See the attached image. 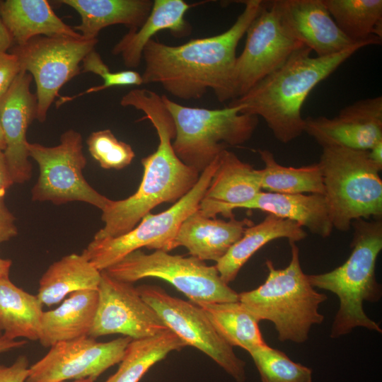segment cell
Masks as SVG:
<instances>
[{
	"instance_id": "obj_3",
	"label": "cell",
	"mask_w": 382,
	"mask_h": 382,
	"mask_svg": "<svg viewBox=\"0 0 382 382\" xmlns=\"http://www.w3.org/2000/svg\"><path fill=\"white\" fill-rule=\"evenodd\" d=\"M369 45L359 42L338 53L315 57L303 46L228 105H242L241 113L261 117L278 141L290 142L304 132L301 109L311 91L356 52Z\"/></svg>"
},
{
	"instance_id": "obj_27",
	"label": "cell",
	"mask_w": 382,
	"mask_h": 382,
	"mask_svg": "<svg viewBox=\"0 0 382 382\" xmlns=\"http://www.w3.org/2000/svg\"><path fill=\"white\" fill-rule=\"evenodd\" d=\"M100 278L101 271L82 253H72L50 265L39 281L37 296L51 306L73 292L98 290Z\"/></svg>"
},
{
	"instance_id": "obj_44",
	"label": "cell",
	"mask_w": 382,
	"mask_h": 382,
	"mask_svg": "<svg viewBox=\"0 0 382 382\" xmlns=\"http://www.w3.org/2000/svg\"><path fill=\"white\" fill-rule=\"evenodd\" d=\"M6 145L4 134V131H3V128H2V125H1V120H0V151H4V150L6 149Z\"/></svg>"
},
{
	"instance_id": "obj_34",
	"label": "cell",
	"mask_w": 382,
	"mask_h": 382,
	"mask_svg": "<svg viewBox=\"0 0 382 382\" xmlns=\"http://www.w3.org/2000/svg\"><path fill=\"white\" fill-rule=\"evenodd\" d=\"M81 73L91 72L100 76L103 83L88 88L86 91L74 96H59L55 102L57 108L66 103L71 102L82 96L96 93L113 86H140L143 83L141 75L133 70L113 72L103 61L100 55L95 50L90 52L82 60Z\"/></svg>"
},
{
	"instance_id": "obj_45",
	"label": "cell",
	"mask_w": 382,
	"mask_h": 382,
	"mask_svg": "<svg viewBox=\"0 0 382 382\" xmlns=\"http://www.w3.org/2000/svg\"><path fill=\"white\" fill-rule=\"evenodd\" d=\"M94 381H95L94 380L91 379V378H83V379L74 380L72 382H94Z\"/></svg>"
},
{
	"instance_id": "obj_20",
	"label": "cell",
	"mask_w": 382,
	"mask_h": 382,
	"mask_svg": "<svg viewBox=\"0 0 382 382\" xmlns=\"http://www.w3.org/2000/svg\"><path fill=\"white\" fill-rule=\"evenodd\" d=\"M253 224L248 219L228 221L209 218L198 209L182 223L174 241V249L183 246L190 256L200 260L217 262L243 236L245 228Z\"/></svg>"
},
{
	"instance_id": "obj_2",
	"label": "cell",
	"mask_w": 382,
	"mask_h": 382,
	"mask_svg": "<svg viewBox=\"0 0 382 382\" xmlns=\"http://www.w3.org/2000/svg\"><path fill=\"white\" fill-rule=\"evenodd\" d=\"M123 107H133L144 113L155 128L156 150L141 159L144 173L137 190L129 197L112 200L102 211L104 226L93 240L122 236L134 228L160 204L175 203L197 183L200 173L185 164L175 154L172 140L175 127L162 96L146 88H134L122 96Z\"/></svg>"
},
{
	"instance_id": "obj_38",
	"label": "cell",
	"mask_w": 382,
	"mask_h": 382,
	"mask_svg": "<svg viewBox=\"0 0 382 382\" xmlns=\"http://www.w3.org/2000/svg\"><path fill=\"white\" fill-rule=\"evenodd\" d=\"M29 361L25 355H20L10 366L0 364V382H25Z\"/></svg>"
},
{
	"instance_id": "obj_13",
	"label": "cell",
	"mask_w": 382,
	"mask_h": 382,
	"mask_svg": "<svg viewBox=\"0 0 382 382\" xmlns=\"http://www.w3.org/2000/svg\"><path fill=\"white\" fill-rule=\"evenodd\" d=\"M245 35V47L233 69V100L243 96L303 47L285 33L271 1H263Z\"/></svg>"
},
{
	"instance_id": "obj_36",
	"label": "cell",
	"mask_w": 382,
	"mask_h": 382,
	"mask_svg": "<svg viewBox=\"0 0 382 382\" xmlns=\"http://www.w3.org/2000/svg\"><path fill=\"white\" fill-rule=\"evenodd\" d=\"M21 71L20 63L15 54H0V99L8 91Z\"/></svg>"
},
{
	"instance_id": "obj_21",
	"label": "cell",
	"mask_w": 382,
	"mask_h": 382,
	"mask_svg": "<svg viewBox=\"0 0 382 382\" xmlns=\"http://www.w3.org/2000/svg\"><path fill=\"white\" fill-rule=\"evenodd\" d=\"M192 6L183 0L153 1L144 22L139 28L129 30L113 47L112 54L120 56L127 67H138L146 45L157 33L169 30L177 37L191 33V25L185 16Z\"/></svg>"
},
{
	"instance_id": "obj_4",
	"label": "cell",
	"mask_w": 382,
	"mask_h": 382,
	"mask_svg": "<svg viewBox=\"0 0 382 382\" xmlns=\"http://www.w3.org/2000/svg\"><path fill=\"white\" fill-rule=\"evenodd\" d=\"M351 226L354 234L348 259L330 272L308 275L313 287L331 291L339 299L340 308L330 332L332 338L347 335L357 327L382 332L363 308L364 301L376 302L381 297L375 267L382 249V219H358Z\"/></svg>"
},
{
	"instance_id": "obj_7",
	"label": "cell",
	"mask_w": 382,
	"mask_h": 382,
	"mask_svg": "<svg viewBox=\"0 0 382 382\" xmlns=\"http://www.w3.org/2000/svg\"><path fill=\"white\" fill-rule=\"evenodd\" d=\"M161 96L175 127L173 142L175 154L200 173L228 146L248 141L258 123L257 116L241 112L242 105L192 108Z\"/></svg>"
},
{
	"instance_id": "obj_18",
	"label": "cell",
	"mask_w": 382,
	"mask_h": 382,
	"mask_svg": "<svg viewBox=\"0 0 382 382\" xmlns=\"http://www.w3.org/2000/svg\"><path fill=\"white\" fill-rule=\"evenodd\" d=\"M32 80L29 73L21 71L0 99V120L6 145L4 154L14 183H23L32 175L26 139L27 129L36 119L37 98L30 90Z\"/></svg>"
},
{
	"instance_id": "obj_40",
	"label": "cell",
	"mask_w": 382,
	"mask_h": 382,
	"mask_svg": "<svg viewBox=\"0 0 382 382\" xmlns=\"http://www.w3.org/2000/svg\"><path fill=\"white\" fill-rule=\"evenodd\" d=\"M13 43L12 37L0 18V54L7 52Z\"/></svg>"
},
{
	"instance_id": "obj_33",
	"label": "cell",
	"mask_w": 382,
	"mask_h": 382,
	"mask_svg": "<svg viewBox=\"0 0 382 382\" xmlns=\"http://www.w3.org/2000/svg\"><path fill=\"white\" fill-rule=\"evenodd\" d=\"M262 382H312V370L291 360L283 352L267 344L248 352Z\"/></svg>"
},
{
	"instance_id": "obj_16",
	"label": "cell",
	"mask_w": 382,
	"mask_h": 382,
	"mask_svg": "<svg viewBox=\"0 0 382 382\" xmlns=\"http://www.w3.org/2000/svg\"><path fill=\"white\" fill-rule=\"evenodd\" d=\"M304 132L325 146L369 150L382 141V97L361 99L332 118H305Z\"/></svg>"
},
{
	"instance_id": "obj_25",
	"label": "cell",
	"mask_w": 382,
	"mask_h": 382,
	"mask_svg": "<svg viewBox=\"0 0 382 382\" xmlns=\"http://www.w3.org/2000/svg\"><path fill=\"white\" fill-rule=\"evenodd\" d=\"M306 235L296 222L267 214L260 223L245 228L241 238L216 262L215 267L223 282L228 284L251 256L269 242L284 238L295 243Z\"/></svg>"
},
{
	"instance_id": "obj_24",
	"label": "cell",
	"mask_w": 382,
	"mask_h": 382,
	"mask_svg": "<svg viewBox=\"0 0 382 382\" xmlns=\"http://www.w3.org/2000/svg\"><path fill=\"white\" fill-rule=\"evenodd\" d=\"M98 290L73 292L57 308L43 311L39 341L50 347L64 341L88 336L95 319Z\"/></svg>"
},
{
	"instance_id": "obj_30",
	"label": "cell",
	"mask_w": 382,
	"mask_h": 382,
	"mask_svg": "<svg viewBox=\"0 0 382 382\" xmlns=\"http://www.w3.org/2000/svg\"><path fill=\"white\" fill-rule=\"evenodd\" d=\"M214 329L232 347H240L248 352L266 345L259 328V321L239 301L202 303Z\"/></svg>"
},
{
	"instance_id": "obj_26",
	"label": "cell",
	"mask_w": 382,
	"mask_h": 382,
	"mask_svg": "<svg viewBox=\"0 0 382 382\" xmlns=\"http://www.w3.org/2000/svg\"><path fill=\"white\" fill-rule=\"evenodd\" d=\"M59 3L74 8L81 23L72 27L84 39H97L100 31L108 26L124 25L137 29L149 16L151 0H61Z\"/></svg>"
},
{
	"instance_id": "obj_8",
	"label": "cell",
	"mask_w": 382,
	"mask_h": 382,
	"mask_svg": "<svg viewBox=\"0 0 382 382\" xmlns=\"http://www.w3.org/2000/svg\"><path fill=\"white\" fill-rule=\"evenodd\" d=\"M111 277L132 284L158 278L171 284L196 304L238 301V294L221 279L215 267L195 257L137 250L104 270Z\"/></svg>"
},
{
	"instance_id": "obj_14",
	"label": "cell",
	"mask_w": 382,
	"mask_h": 382,
	"mask_svg": "<svg viewBox=\"0 0 382 382\" xmlns=\"http://www.w3.org/2000/svg\"><path fill=\"white\" fill-rule=\"evenodd\" d=\"M132 340L124 336L100 342L95 338L83 336L58 342L29 367L25 382H64L83 378L95 381L122 361Z\"/></svg>"
},
{
	"instance_id": "obj_39",
	"label": "cell",
	"mask_w": 382,
	"mask_h": 382,
	"mask_svg": "<svg viewBox=\"0 0 382 382\" xmlns=\"http://www.w3.org/2000/svg\"><path fill=\"white\" fill-rule=\"evenodd\" d=\"M18 233V229L14 223L0 219V244L10 240Z\"/></svg>"
},
{
	"instance_id": "obj_32",
	"label": "cell",
	"mask_w": 382,
	"mask_h": 382,
	"mask_svg": "<svg viewBox=\"0 0 382 382\" xmlns=\"http://www.w3.org/2000/svg\"><path fill=\"white\" fill-rule=\"evenodd\" d=\"M264 163L260 170L262 190L281 194H318L325 195V190L318 163L295 168L278 163L273 154L260 149Z\"/></svg>"
},
{
	"instance_id": "obj_28",
	"label": "cell",
	"mask_w": 382,
	"mask_h": 382,
	"mask_svg": "<svg viewBox=\"0 0 382 382\" xmlns=\"http://www.w3.org/2000/svg\"><path fill=\"white\" fill-rule=\"evenodd\" d=\"M43 304L15 285L8 277L0 279V331L1 335L39 340Z\"/></svg>"
},
{
	"instance_id": "obj_43",
	"label": "cell",
	"mask_w": 382,
	"mask_h": 382,
	"mask_svg": "<svg viewBox=\"0 0 382 382\" xmlns=\"http://www.w3.org/2000/svg\"><path fill=\"white\" fill-rule=\"evenodd\" d=\"M11 264V260L0 257V279L8 277Z\"/></svg>"
},
{
	"instance_id": "obj_5",
	"label": "cell",
	"mask_w": 382,
	"mask_h": 382,
	"mask_svg": "<svg viewBox=\"0 0 382 382\" xmlns=\"http://www.w3.org/2000/svg\"><path fill=\"white\" fill-rule=\"evenodd\" d=\"M289 244L288 266L276 269L272 260H266L268 275L264 283L238 294V301L259 322H272L279 340L302 343L307 340L311 326L323 321L318 308L327 296L311 284L301 267L299 248L294 242Z\"/></svg>"
},
{
	"instance_id": "obj_41",
	"label": "cell",
	"mask_w": 382,
	"mask_h": 382,
	"mask_svg": "<svg viewBox=\"0 0 382 382\" xmlns=\"http://www.w3.org/2000/svg\"><path fill=\"white\" fill-rule=\"evenodd\" d=\"M25 340H10L3 335L0 336V354L14 349L24 346Z\"/></svg>"
},
{
	"instance_id": "obj_22",
	"label": "cell",
	"mask_w": 382,
	"mask_h": 382,
	"mask_svg": "<svg viewBox=\"0 0 382 382\" xmlns=\"http://www.w3.org/2000/svg\"><path fill=\"white\" fill-rule=\"evenodd\" d=\"M238 209H258L296 222L313 234L328 237L333 226L325 195L259 192Z\"/></svg>"
},
{
	"instance_id": "obj_31",
	"label": "cell",
	"mask_w": 382,
	"mask_h": 382,
	"mask_svg": "<svg viewBox=\"0 0 382 382\" xmlns=\"http://www.w3.org/2000/svg\"><path fill=\"white\" fill-rule=\"evenodd\" d=\"M186 347L170 330L154 336L132 340L127 347L117 371L105 382H139L155 364L173 351Z\"/></svg>"
},
{
	"instance_id": "obj_11",
	"label": "cell",
	"mask_w": 382,
	"mask_h": 382,
	"mask_svg": "<svg viewBox=\"0 0 382 382\" xmlns=\"http://www.w3.org/2000/svg\"><path fill=\"white\" fill-rule=\"evenodd\" d=\"M98 43V39L37 36L23 45H15L12 53L21 69L29 73L36 85V119L44 122L48 110L62 87L81 74L80 64Z\"/></svg>"
},
{
	"instance_id": "obj_9",
	"label": "cell",
	"mask_w": 382,
	"mask_h": 382,
	"mask_svg": "<svg viewBox=\"0 0 382 382\" xmlns=\"http://www.w3.org/2000/svg\"><path fill=\"white\" fill-rule=\"evenodd\" d=\"M219 156L201 173L195 185L169 209L145 215L129 232L113 238L93 240L82 254L103 271L141 248L169 252L185 219L197 210L218 167Z\"/></svg>"
},
{
	"instance_id": "obj_10",
	"label": "cell",
	"mask_w": 382,
	"mask_h": 382,
	"mask_svg": "<svg viewBox=\"0 0 382 382\" xmlns=\"http://www.w3.org/2000/svg\"><path fill=\"white\" fill-rule=\"evenodd\" d=\"M29 156L38 164L40 175L31 190L33 201L62 204L83 202L103 211L111 199L100 194L85 179L83 170L86 158L82 136L69 129L60 137V143L45 146L28 142Z\"/></svg>"
},
{
	"instance_id": "obj_19",
	"label": "cell",
	"mask_w": 382,
	"mask_h": 382,
	"mask_svg": "<svg viewBox=\"0 0 382 382\" xmlns=\"http://www.w3.org/2000/svg\"><path fill=\"white\" fill-rule=\"evenodd\" d=\"M261 191L260 170L226 149L219 156L218 167L198 210L209 218L221 214L231 219L234 217L233 209L251 201Z\"/></svg>"
},
{
	"instance_id": "obj_6",
	"label": "cell",
	"mask_w": 382,
	"mask_h": 382,
	"mask_svg": "<svg viewBox=\"0 0 382 382\" xmlns=\"http://www.w3.org/2000/svg\"><path fill=\"white\" fill-rule=\"evenodd\" d=\"M333 228L347 231L358 219L382 216L381 168L368 150L322 147L319 163Z\"/></svg>"
},
{
	"instance_id": "obj_15",
	"label": "cell",
	"mask_w": 382,
	"mask_h": 382,
	"mask_svg": "<svg viewBox=\"0 0 382 382\" xmlns=\"http://www.w3.org/2000/svg\"><path fill=\"white\" fill-rule=\"evenodd\" d=\"M98 294V306L89 337L121 334L138 340L169 330L132 284L117 280L103 270Z\"/></svg>"
},
{
	"instance_id": "obj_1",
	"label": "cell",
	"mask_w": 382,
	"mask_h": 382,
	"mask_svg": "<svg viewBox=\"0 0 382 382\" xmlns=\"http://www.w3.org/2000/svg\"><path fill=\"white\" fill-rule=\"evenodd\" d=\"M241 2L243 11L220 34L177 46L155 39L149 41L143 51V83L159 84L171 96L185 100H198L211 90L219 102L231 101L236 49L263 4L262 0Z\"/></svg>"
},
{
	"instance_id": "obj_29",
	"label": "cell",
	"mask_w": 382,
	"mask_h": 382,
	"mask_svg": "<svg viewBox=\"0 0 382 382\" xmlns=\"http://www.w3.org/2000/svg\"><path fill=\"white\" fill-rule=\"evenodd\" d=\"M332 19L351 41L380 45L381 0H323Z\"/></svg>"
},
{
	"instance_id": "obj_17",
	"label": "cell",
	"mask_w": 382,
	"mask_h": 382,
	"mask_svg": "<svg viewBox=\"0 0 382 382\" xmlns=\"http://www.w3.org/2000/svg\"><path fill=\"white\" fill-rule=\"evenodd\" d=\"M271 2L285 33L314 51L317 57L332 55L357 44L340 30L323 0Z\"/></svg>"
},
{
	"instance_id": "obj_35",
	"label": "cell",
	"mask_w": 382,
	"mask_h": 382,
	"mask_svg": "<svg viewBox=\"0 0 382 382\" xmlns=\"http://www.w3.org/2000/svg\"><path fill=\"white\" fill-rule=\"evenodd\" d=\"M86 144L91 156L104 169H122L135 157L132 146L118 140L109 129L92 132Z\"/></svg>"
},
{
	"instance_id": "obj_23",
	"label": "cell",
	"mask_w": 382,
	"mask_h": 382,
	"mask_svg": "<svg viewBox=\"0 0 382 382\" xmlns=\"http://www.w3.org/2000/svg\"><path fill=\"white\" fill-rule=\"evenodd\" d=\"M0 18L16 45L41 35L83 38L55 14L46 0L0 1Z\"/></svg>"
},
{
	"instance_id": "obj_12",
	"label": "cell",
	"mask_w": 382,
	"mask_h": 382,
	"mask_svg": "<svg viewBox=\"0 0 382 382\" xmlns=\"http://www.w3.org/2000/svg\"><path fill=\"white\" fill-rule=\"evenodd\" d=\"M137 289L166 327L186 346L204 353L237 382L245 381V362L216 332L199 306L172 296L156 285L143 284Z\"/></svg>"
},
{
	"instance_id": "obj_37",
	"label": "cell",
	"mask_w": 382,
	"mask_h": 382,
	"mask_svg": "<svg viewBox=\"0 0 382 382\" xmlns=\"http://www.w3.org/2000/svg\"><path fill=\"white\" fill-rule=\"evenodd\" d=\"M13 184L4 151H0V219L11 223H14L16 219L5 204V195Z\"/></svg>"
},
{
	"instance_id": "obj_42",
	"label": "cell",
	"mask_w": 382,
	"mask_h": 382,
	"mask_svg": "<svg viewBox=\"0 0 382 382\" xmlns=\"http://www.w3.org/2000/svg\"><path fill=\"white\" fill-rule=\"evenodd\" d=\"M369 158L382 168V141L376 143L368 150Z\"/></svg>"
}]
</instances>
